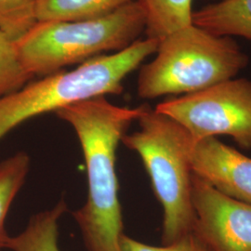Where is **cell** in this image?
Returning <instances> with one entry per match:
<instances>
[{
  "instance_id": "obj_1",
  "label": "cell",
  "mask_w": 251,
  "mask_h": 251,
  "mask_svg": "<svg viewBox=\"0 0 251 251\" xmlns=\"http://www.w3.org/2000/svg\"><path fill=\"white\" fill-rule=\"evenodd\" d=\"M145 105L121 107L97 97L55 113L72 126L86 162L88 198L73 216L88 251H120L124 233L116 171L117 147Z\"/></svg>"
},
{
  "instance_id": "obj_2",
  "label": "cell",
  "mask_w": 251,
  "mask_h": 251,
  "mask_svg": "<svg viewBox=\"0 0 251 251\" xmlns=\"http://www.w3.org/2000/svg\"><path fill=\"white\" fill-rule=\"evenodd\" d=\"M157 45L158 40L153 38L139 39L121 51L95 57L71 71L61 70L29 81L0 98V139L30 118L88 100L121 94L126 77L155 53Z\"/></svg>"
},
{
  "instance_id": "obj_3",
  "label": "cell",
  "mask_w": 251,
  "mask_h": 251,
  "mask_svg": "<svg viewBox=\"0 0 251 251\" xmlns=\"http://www.w3.org/2000/svg\"><path fill=\"white\" fill-rule=\"evenodd\" d=\"M154 54L138 75L137 93L142 99L205 90L236 77L250 62L233 37L218 36L194 24L163 37Z\"/></svg>"
},
{
  "instance_id": "obj_4",
  "label": "cell",
  "mask_w": 251,
  "mask_h": 251,
  "mask_svg": "<svg viewBox=\"0 0 251 251\" xmlns=\"http://www.w3.org/2000/svg\"><path fill=\"white\" fill-rule=\"evenodd\" d=\"M137 121L140 129L126 133L121 142L143 160L163 208L162 242L169 245L195 230L190 161L193 140L179 123L147 104Z\"/></svg>"
},
{
  "instance_id": "obj_5",
  "label": "cell",
  "mask_w": 251,
  "mask_h": 251,
  "mask_svg": "<svg viewBox=\"0 0 251 251\" xmlns=\"http://www.w3.org/2000/svg\"><path fill=\"white\" fill-rule=\"evenodd\" d=\"M146 20L138 1L100 18L38 22L15 42L19 59L31 75L45 76L106 52H118L145 33Z\"/></svg>"
},
{
  "instance_id": "obj_6",
  "label": "cell",
  "mask_w": 251,
  "mask_h": 251,
  "mask_svg": "<svg viewBox=\"0 0 251 251\" xmlns=\"http://www.w3.org/2000/svg\"><path fill=\"white\" fill-rule=\"evenodd\" d=\"M183 126L193 142L229 136L251 149V80L232 78L195 93L164 100L154 108Z\"/></svg>"
},
{
  "instance_id": "obj_7",
  "label": "cell",
  "mask_w": 251,
  "mask_h": 251,
  "mask_svg": "<svg viewBox=\"0 0 251 251\" xmlns=\"http://www.w3.org/2000/svg\"><path fill=\"white\" fill-rule=\"evenodd\" d=\"M195 232L211 251H251V204L223 195L195 175Z\"/></svg>"
},
{
  "instance_id": "obj_8",
  "label": "cell",
  "mask_w": 251,
  "mask_h": 251,
  "mask_svg": "<svg viewBox=\"0 0 251 251\" xmlns=\"http://www.w3.org/2000/svg\"><path fill=\"white\" fill-rule=\"evenodd\" d=\"M193 175L229 198L251 204V158L215 137L193 142Z\"/></svg>"
},
{
  "instance_id": "obj_9",
  "label": "cell",
  "mask_w": 251,
  "mask_h": 251,
  "mask_svg": "<svg viewBox=\"0 0 251 251\" xmlns=\"http://www.w3.org/2000/svg\"><path fill=\"white\" fill-rule=\"evenodd\" d=\"M194 25L218 36L251 41V0H219L194 10Z\"/></svg>"
},
{
  "instance_id": "obj_10",
  "label": "cell",
  "mask_w": 251,
  "mask_h": 251,
  "mask_svg": "<svg viewBox=\"0 0 251 251\" xmlns=\"http://www.w3.org/2000/svg\"><path fill=\"white\" fill-rule=\"evenodd\" d=\"M66 210V203L61 200L52 208L33 216L22 233L9 236L6 249L12 251H60L59 221Z\"/></svg>"
},
{
  "instance_id": "obj_11",
  "label": "cell",
  "mask_w": 251,
  "mask_h": 251,
  "mask_svg": "<svg viewBox=\"0 0 251 251\" xmlns=\"http://www.w3.org/2000/svg\"><path fill=\"white\" fill-rule=\"evenodd\" d=\"M136 0H36L37 23L100 18Z\"/></svg>"
},
{
  "instance_id": "obj_12",
  "label": "cell",
  "mask_w": 251,
  "mask_h": 251,
  "mask_svg": "<svg viewBox=\"0 0 251 251\" xmlns=\"http://www.w3.org/2000/svg\"><path fill=\"white\" fill-rule=\"evenodd\" d=\"M144 10L146 37L160 40L191 24L193 0H137Z\"/></svg>"
},
{
  "instance_id": "obj_13",
  "label": "cell",
  "mask_w": 251,
  "mask_h": 251,
  "mask_svg": "<svg viewBox=\"0 0 251 251\" xmlns=\"http://www.w3.org/2000/svg\"><path fill=\"white\" fill-rule=\"evenodd\" d=\"M29 168L30 158L25 152L0 163V251L6 249L9 238L5 228L9 207L25 181Z\"/></svg>"
},
{
  "instance_id": "obj_14",
  "label": "cell",
  "mask_w": 251,
  "mask_h": 251,
  "mask_svg": "<svg viewBox=\"0 0 251 251\" xmlns=\"http://www.w3.org/2000/svg\"><path fill=\"white\" fill-rule=\"evenodd\" d=\"M36 0H0V30L16 42L37 24Z\"/></svg>"
},
{
  "instance_id": "obj_15",
  "label": "cell",
  "mask_w": 251,
  "mask_h": 251,
  "mask_svg": "<svg viewBox=\"0 0 251 251\" xmlns=\"http://www.w3.org/2000/svg\"><path fill=\"white\" fill-rule=\"evenodd\" d=\"M19 59L15 42L0 30V98L33 79Z\"/></svg>"
},
{
  "instance_id": "obj_16",
  "label": "cell",
  "mask_w": 251,
  "mask_h": 251,
  "mask_svg": "<svg viewBox=\"0 0 251 251\" xmlns=\"http://www.w3.org/2000/svg\"><path fill=\"white\" fill-rule=\"evenodd\" d=\"M120 251H211V250L194 230L175 242L162 247L144 244L123 234L120 239Z\"/></svg>"
},
{
  "instance_id": "obj_17",
  "label": "cell",
  "mask_w": 251,
  "mask_h": 251,
  "mask_svg": "<svg viewBox=\"0 0 251 251\" xmlns=\"http://www.w3.org/2000/svg\"><path fill=\"white\" fill-rule=\"evenodd\" d=\"M208 1H213V2H215V1H219V0H208Z\"/></svg>"
}]
</instances>
